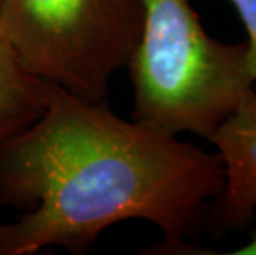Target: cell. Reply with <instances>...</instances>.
<instances>
[{
	"mask_svg": "<svg viewBox=\"0 0 256 255\" xmlns=\"http://www.w3.org/2000/svg\"><path fill=\"white\" fill-rule=\"evenodd\" d=\"M228 255H256V232H254V235L250 238V242L235 248V250L228 252Z\"/></svg>",
	"mask_w": 256,
	"mask_h": 255,
	"instance_id": "7",
	"label": "cell"
},
{
	"mask_svg": "<svg viewBox=\"0 0 256 255\" xmlns=\"http://www.w3.org/2000/svg\"><path fill=\"white\" fill-rule=\"evenodd\" d=\"M223 187L218 153L53 85L42 116L0 148V205L24 212L0 222V255H83L102 230L134 219L162 234L146 253H204L192 238L208 230Z\"/></svg>",
	"mask_w": 256,
	"mask_h": 255,
	"instance_id": "1",
	"label": "cell"
},
{
	"mask_svg": "<svg viewBox=\"0 0 256 255\" xmlns=\"http://www.w3.org/2000/svg\"><path fill=\"white\" fill-rule=\"evenodd\" d=\"M126 68L132 119L206 141L256 83L248 42L210 37L190 0H144L142 30Z\"/></svg>",
	"mask_w": 256,
	"mask_h": 255,
	"instance_id": "2",
	"label": "cell"
},
{
	"mask_svg": "<svg viewBox=\"0 0 256 255\" xmlns=\"http://www.w3.org/2000/svg\"><path fill=\"white\" fill-rule=\"evenodd\" d=\"M235 7L238 17L246 29L250 63H252L254 81H256V0H230Z\"/></svg>",
	"mask_w": 256,
	"mask_h": 255,
	"instance_id": "6",
	"label": "cell"
},
{
	"mask_svg": "<svg viewBox=\"0 0 256 255\" xmlns=\"http://www.w3.org/2000/svg\"><path fill=\"white\" fill-rule=\"evenodd\" d=\"M144 0H0V37L35 77L88 101H104L126 68Z\"/></svg>",
	"mask_w": 256,
	"mask_h": 255,
	"instance_id": "3",
	"label": "cell"
},
{
	"mask_svg": "<svg viewBox=\"0 0 256 255\" xmlns=\"http://www.w3.org/2000/svg\"><path fill=\"white\" fill-rule=\"evenodd\" d=\"M225 166V187L212 204L208 232L226 235L246 230L256 217V90L208 139Z\"/></svg>",
	"mask_w": 256,
	"mask_h": 255,
	"instance_id": "4",
	"label": "cell"
},
{
	"mask_svg": "<svg viewBox=\"0 0 256 255\" xmlns=\"http://www.w3.org/2000/svg\"><path fill=\"white\" fill-rule=\"evenodd\" d=\"M52 91L53 85L30 73L0 37V148L42 116Z\"/></svg>",
	"mask_w": 256,
	"mask_h": 255,
	"instance_id": "5",
	"label": "cell"
}]
</instances>
